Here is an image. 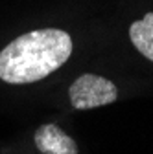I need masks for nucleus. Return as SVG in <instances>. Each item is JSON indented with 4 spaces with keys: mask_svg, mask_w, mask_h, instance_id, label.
<instances>
[{
    "mask_svg": "<svg viewBox=\"0 0 153 154\" xmlns=\"http://www.w3.org/2000/svg\"><path fill=\"white\" fill-rule=\"evenodd\" d=\"M72 53L67 31L43 28L24 33L0 51V79L8 85H28L61 68Z\"/></svg>",
    "mask_w": 153,
    "mask_h": 154,
    "instance_id": "f257e3e1",
    "label": "nucleus"
},
{
    "mask_svg": "<svg viewBox=\"0 0 153 154\" xmlns=\"http://www.w3.org/2000/svg\"><path fill=\"white\" fill-rule=\"evenodd\" d=\"M129 38L146 59L153 61V11L146 13L144 18L133 22L129 28Z\"/></svg>",
    "mask_w": 153,
    "mask_h": 154,
    "instance_id": "20e7f679",
    "label": "nucleus"
},
{
    "mask_svg": "<svg viewBox=\"0 0 153 154\" xmlns=\"http://www.w3.org/2000/svg\"><path fill=\"white\" fill-rule=\"evenodd\" d=\"M68 97L76 110H89L114 103L118 97V88L105 77L83 73L72 83L68 90Z\"/></svg>",
    "mask_w": 153,
    "mask_h": 154,
    "instance_id": "f03ea898",
    "label": "nucleus"
},
{
    "mask_svg": "<svg viewBox=\"0 0 153 154\" xmlns=\"http://www.w3.org/2000/svg\"><path fill=\"white\" fill-rule=\"evenodd\" d=\"M35 145L41 154H78L76 141L55 125H43L37 128Z\"/></svg>",
    "mask_w": 153,
    "mask_h": 154,
    "instance_id": "7ed1b4c3",
    "label": "nucleus"
}]
</instances>
